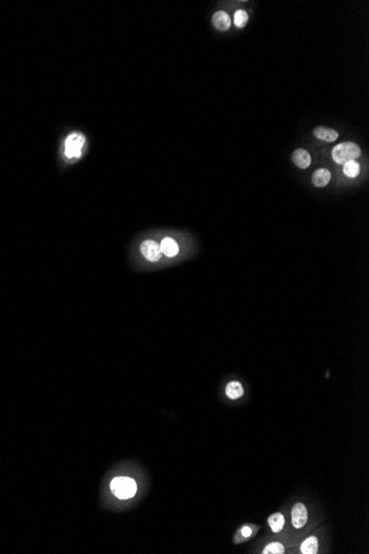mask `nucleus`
<instances>
[{
  "label": "nucleus",
  "mask_w": 369,
  "mask_h": 554,
  "mask_svg": "<svg viewBox=\"0 0 369 554\" xmlns=\"http://www.w3.org/2000/svg\"><path fill=\"white\" fill-rule=\"evenodd\" d=\"M285 552V549L283 547V544L278 542H272L269 543L268 546L264 548L263 554H283Z\"/></svg>",
  "instance_id": "obj_16"
},
{
  "label": "nucleus",
  "mask_w": 369,
  "mask_h": 554,
  "mask_svg": "<svg viewBox=\"0 0 369 554\" xmlns=\"http://www.w3.org/2000/svg\"><path fill=\"white\" fill-rule=\"evenodd\" d=\"M111 490L118 499L133 498L136 494L137 485L134 479L129 477H117L111 482Z\"/></svg>",
  "instance_id": "obj_3"
},
{
  "label": "nucleus",
  "mask_w": 369,
  "mask_h": 554,
  "mask_svg": "<svg viewBox=\"0 0 369 554\" xmlns=\"http://www.w3.org/2000/svg\"><path fill=\"white\" fill-rule=\"evenodd\" d=\"M330 178H332V174L328 169L326 168H320V169H316L315 172L312 175V183L315 187H325L327 186L328 183L330 182Z\"/></svg>",
  "instance_id": "obj_9"
},
{
  "label": "nucleus",
  "mask_w": 369,
  "mask_h": 554,
  "mask_svg": "<svg viewBox=\"0 0 369 554\" xmlns=\"http://www.w3.org/2000/svg\"><path fill=\"white\" fill-rule=\"evenodd\" d=\"M139 250L141 255L149 262H158L159 260H162L163 253L160 252L159 243L157 241L151 239L144 240L140 244Z\"/></svg>",
  "instance_id": "obj_4"
},
{
  "label": "nucleus",
  "mask_w": 369,
  "mask_h": 554,
  "mask_svg": "<svg viewBox=\"0 0 369 554\" xmlns=\"http://www.w3.org/2000/svg\"><path fill=\"white\" fill-rule=\"evenodd\" d=\"M361 155V148L353 142H344V143L336 145L332 151L334 162L339 165H344L349 160H356Z\"/></svg>",
  "instance_id": "obj_2"
},
{
  "label": "nucleus",
  "mask_w": 369,
  "mask_h": 554,
  "mask_svg": "<svg viewBox=\"0 0 369 554\" xmlns=\"http://www.w3.org/2000/svg\"><path fill=\"white\" fill-rule=\"evenodd\" d=\"M307 517H309V513H307L306 506L303 504L301 503L296 504L292 508L291 520H292V525L295 529H301L304 527L307 521Z\"/></svg>",
  "instance_id": "obj_5"
},
{
  "label": "nucleus",
  "mask_w": 369,
  "mask_h": 554,
  "mask_svg": "<svg viewBox=\"0 0 369 554\" xmlns=\"http://www.w3.org/2000/svg\"><path fill=\"white\" fill-rule=\"evenodd\" d=\"M314 136L316 139H319L321 141H324V142H334L338 139V133L336 132L335 130L332 129H327V127H324V126H318L315 127L314 131Z\"/></svg>",
  "instance_id": "obj_10"
},
{
  "label": "nucleus",
  "mask_w": 369,
  "mask_h": 554,
  "mask_svg": "<svg viewBox=\"0 0 369 554\" xmlns=\"http://www.w3.org/2000/svg\"><path fill=\"white\" fill-rule=\"evenodd\" d=\"M268 522H269L270 528H271L273 532H276V533L280 532L281 530L283 529V527H284V523H285L284 515H283L282 513H278V512L273 513L269 517Z\"/></svg>",
  "instance_id": "obj_12"
},
{
  "label": "nucleus",
  "mask_w": 369,
  "mask_h": 554,
  "mask_svg": "<svg viewBox=\"0 0 369 554\" xmlns=\"http://www.w3.org/2000/svg\"><path fill=\"white\" fill-rule=\"evenodd\" d=\"M87 143L84 134L80 132H73L67 136L64 141L63 157L68 162H75L82 157L83 150Z\"/></svg>",
  "instance_id": "obj_1"
},
{
  "label": "nucleus",
  "mask_w": 369,
  "mask_h": 554,
  "mask_svg": "<svg viewBox=\"0 0 369 554\" xmlns=\"http://www.w3.org/2000/svg\"><path fill=\"white\" fill-rule=\"evenodd\" d=\"M292 160H293V163H294L299 168L306 169L307 167H310L311 162H312V157H311V154L306 150L297 149V150L293 151Z\"/></svg>",
  "instance_id": "obj_7"
},
{
  "label": "nucleus",
  "mask_w": 369,
  "mask_h": 554,
  "mask_svg": "<svg viewBox=\"0 0 369 554\" xmlns=\"http://www.w3.org/2000/svg\"><path fill=\"white\" fill-rule=\"evenodd\" d=\"M319 551V541L315 537L307 538L301 546V553L303 554H316Z\"/></svg>",
  "instance_id": "obj_14"
},
{
  "label": "nucleus",
  "mask_w": 369,
  "mask_h": 554,
  "mask_svg": "<svg viewBox=\"0 0 369 554\" xmlns=\"http://www.w3.org/2000/svg\"><path fill=\"white\" fill-rule=\"evenodd\" d=\"M212 25L219 31L229 30L231 26L230 16L225 11H217L212 16Z\"/></svg>",
  "instance_id": "obj_8"
},
{
  "label": "nucleus",
  "mask_w": 369,
  "mask_h": 554,
  "mask_svg": "<svg viewBox=\"0 0 369 554\" xmlns=\"http://www.w3.org/2000/svg\"><path fill=\"white\" fill-rule=\"evenodd\" d=\"M343 173L348 178H356L361 174V165L356 160H349L343 165Z\"/></svg>",
  "instance_id": "obj_13"
},
{
  "label": "nucleus",
  "mask_w": 369,
  "mask_h": 554,
  "mask_svg": "<svg viewBox=\"0 0 369 554\" xmlns=\"http://www.w3.org/2000/svg\"><path fill=\"white\" fill-rule=\"evenodd\" d=\"M159 247L163 255L168 259L177 257L179 253V245L172 237H165V238H163L159 243Z\"/></svg>",
  "instance_id": "obj_6"
},
{
  "label": "nucleus",
  "mask_w": 369,
  "mask_h": 554,
  "mask_svg": "<svg viewBox=\"0 0 369 554\" xmlns=\"http://www.w3.org/2000/svg\"><path fill=\"white\" fill-rule=\"evenodd\" d=\"M251 532H252L251 529H250L249 527H244V528L241 529V533H242V536L245 537V538L251 536Z\"/></svg>",
  "instance_id": "obj_17"
},
{
  "label": "nucleus",
  "mask_w": 369,
  "mask_h": 554,
  "mask_svg": "<svg viewBox=\"0 0 369 554\" xmlns=\"http://www.w3.org/2000/svg\"><path fill=\"white\" fill-rule=\"evenodd\" d=\"M233 21H234V25H235L236 28H239V29H242V28L247 26V23L249 21L248 12L244 11V10H236L234 12Z\"/></svg>",
  "instance_id": "obj_15"
},
{
  "label": "nucleus",
  "mask_w": 369,
  "mask_h": 554,
  "mask_svg": "<svg viewBox=\"0 0 369 554\" xmlns=\"http://www.w3.org/2000/svg\"><path fill=\"white\" fill-rule=\"evenodd\" d=\"M226 394L230 400H238L244 394L243 386L241 385L240 382H230L226 387Z\"/></svg>",
  "instance_id": "obj_11"
}]
</instances>
